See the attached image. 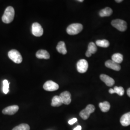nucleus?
<instances>
[{"label": "nucleus", "instance_id": "3", "mask_svg": "<svg viewBox=\"0 0 130 130\" xmlns=\"http://www.w3.org/2000/svg\"><path fill=\"white\" fill-rule=\"evenodd\" d=\"M8 57L15 63L20 64L22 61V57L18 51L15 49L10 50L8 52Z\"/></svg>", "mask_w": 130, "mask_h": 130}, {"label": "nucleus", "instance_id": "9", "mask_svg": "<svg viewBox=\"0 0 130 130\" xmlns=\"http://www.w3.org/2000/svg\"><path fill=\"white\" fill-rule=\"evenodd\" d=\"M19 109V107L17 105L10 106L9 107H6L5 109H4L2 112L5 115H12L18 111Z\"/></svg>", "mask_w": 130, "mask_h": 130}, {"label": "nucleus", "instance_id": "5", "mask_svg": "<svg viewBox=\"0 0 130 130\" xmlns=\"http://www.w3.org/2000/svg\"><path fill=\"white\" fill-rule=\"evenodd\" d=\"M111 25L113 27L117 28L120 31H124L127 29V23L125 21L117 19L112 20Z\"/></svg>", "mask_w": 130, "mask_h": 130}, {"label": "nucleus", "instance_id": "21", "mask_svg": "<svg viewBox=\"0 0 130 130\" xmlns=\"http://www.w3.org/2000/svg\"><path fill=\"white\" fill-rule=\"evenodd\" d=\"M96 45L103 48H107L109 46V42L107 40H98L96 41Z\"/></svg>", "mask_w": 130, "mask_h": 130}, {"label": "nucleus", "instance_id": "29", "mask_svg": "<svg viewBox=\"0 0 130 130\" xmlns=\"http://www.w3.org/2000/svg\"><path fill=\"white\" fill-rule=\"evenodd\" d=\"M123 1H122V0H116L115 1V2H117V3H121V2H122Z\"/></svg>", "mask_w": 130, "mask_h": 130}, {"label": "nucleus", "instance_id": "13", "mask_svg": "<svg viewBox=\"0 0 130 130\" xmlns=\"http://www.w3.org/2000/svg\"><path fill=\"white\" fill-rule=\"evenodd\" d=\"M97 51V47L96 44L93 42H91L89 44L88 50L86 53V56L88 57H90L92 54H95Z\"/></svg>", "mask_w": 130, "mask_h": 130}, {"label": "nucleus", "instance_id": "26", "mask_svg": "<svg viewBox=\"0 0 130 130\" xmlns=\"http://www.w3.org/2000/svg\"><path fill=\"white\" fill-rule=\"evenodd\" d=\"M82 130V126L80 125H78L76 128H75L73 130Z\"/></svg>", "mask_w": 130, "mask_h": 130}, {"label": "nucleus", "instance_id": "14", "mask_svg": "<svg viewBox=\"0 0 130 130\" xmlns=\"http://www.w3.org/2000/svg\"><path fill=\"white\" fill-rule=\"evenodd\" d=\"M121 124L123 126H128L130 125V112L124 114L121 117L120 120Z\"/></svg>", "mask_w": 130, "mask_h": 130}, {"label": "nucleus", "instance_id": "7", "mask_svg": "<svg viewBox=\"0 0 130 130\" xmlns=\"http://www.w3.org/2000/svg\"><path fill=\"white\" fill-rule=\"evenodd\" d=\"M32 33L36 37H41L43 33V29L42 26L37 22H35L32 25Z\"/></svg>", "mask_w": 130, "mask_h": 130}, {"label": "nucleus", "instance_id": "15", "mask_svg": "<svg viewBox=\"0 0 130 130\" xmlns=\"http://www.w3.org/2000/svg\"><path fill=\"white\" fill-rule=\"evenodd\" d=\"M36 56L39 59H48L50 58L49 53L45 50H40L36 53Z\"/></svg>", "mask_w": 130, "mask_h": 130}, {"label": "nucleus", "instance_id": "19", "mask_svg": "<svg viewBox=\"0 0 130 130\" xmlns=\"http://www.w3.org/2000/svg\"><path fill=\"white\" fill-rule=\"evenodd\" d=\"M99 107L100 109L103 112H107L108 111L110 108V105L109 103L107 101H105L104 102L100 103Z\"/></svg>", "mask_w": 130, "mask_h": 130}, {"label": "nucleus", "instance_id": "12", "mask_svg": "<svg viewBox=\"0 0 130 130\" xmlns=\"http://www.w3.org/2000/svg\"><path fill=\"white\" fill-rule=\"evenodd\" d=\"M105 66L106 67L111 69L115 71H119L121 69V67L119 64H118L112 60H108L105 63Z\"/></svg>", "mask_w": 130, "mask_h": 130}, {"label": "nucleus", "instance_id": "1", "mask_svg": "<svg viewBox=\"0 0 130 130\" xmlns=\"http://www.w3.org/2000/svg\"><path fill=\"white\" fill-rule=\"evenodd\" d=\"M14 10L12 6L7 7L5 10L4 14L2 17V21L6 24L10 23L14 20Z\"/></svg>", "mask_w": 130, "mask_h": 130}, {"label": "nucleus", "instance_id": "24", "mask_svg": "<svg viewBox=\"0 0 130 130\" xmlns=\"http://www.w3.org/2000/svg\"><path fill=\"white\" fill-rule=\"evenodd\" d=\"M9 83L8 82V80L6 79L4 80L3 91L5 94H7L9 92Z\"/></svg>", "mask_w": 130, "mask_h": 130}, {"label": "nucleus", "instance_id": "16", "mask_svg": "<svg viewBox=\"0 0 130 130\" xmlns=\"http://www.w3.org/2000/svg\"><path fill=\"white\" fill-rule=\"evenodd\" d=\"M56 49L58 53L63 55H66L67 53V50L66 49L65 43L63 41H61L58 42L56 46Z\"/></svg>", "mask_w": 130, "mask_h": 130}, {"label": "nucleus", "instance_id": "11", "mask_svg": "<svg viewBox=\"0 0 130 130\" xmlns=\"http://www.w3.org/2000/svg\"><path fill=\"white\" fill-rule=\"evenodd\" d=\"M100 78L107 86L111 87L115 84V80L114 79L107 75L101 74L100 76Z\"/></svg>", "mask_w": 130, "mask_h": 130}, {"label": "nucleus", "instance_id": "30", "mask_svg": "<svg viewBox=\"0 0 130 130\" xmlns=\"http://www.w3.org/2000/svg\"><path fill=\"white\" fill-rule=\"evenodd\" d=\"M78 2H84V1L83 0H78V1H77Z\"/></svg>", "mask_w": 130, "mask_h": 130}, {"label": "nucleus", "instance_id": "8", "mask_svg": "<svg viewBox=\"0 0 130 130\" xmlns=\"http://www.w3.org/2000/svg\"><path fill=\"white\" fill-rule=\"evenodd\" d=\"M43 89L47 91H55L59 89V85L58 84L52 80H48L43 85Z\"/></svg>", "mask_w": 130, "mask_h": 130}, {"label": "nucleus", "instance_id": "18", "mask_svg": "<svg viewBox=\"0 0 130 130\" xmlns=\"http://www.w3.org/2000/svg\"><path fill=\"white\" fill-rule=\"evenodd\" d=\"M63 104L59 96L56 95L54 96L52 100L51 106L52 107H59Z\"/></svg>", "mask_w": 130, "mask_h": 130}, {"label": "nucleus", "instance_id": "23", "mask_svg": "<svg viewBox=\"0 0 130 130\" xmlns=\"http://www.w3.org/2000/svg\"><path fill=\"white\" fill-rule=\"evenodd\" d=\"M114 93H117L120 96L123 95L124 93V90L122 87L115 86L113 89Z\"/></svg>", "mask_w": 130, "mask_h": 130}, {"label": "nucleus", "instance_id": "20", "mask_svg": "<svg viewBox=\"0 0 130 130\" xmlns=\"http://www.w3.org/2000/svg\"><path fill=\"white\" fill-rule=\"evenodd\" d=\"M123 55L120 53H115L112 56V60L119 64L123 61Z\"/></svg>", "mask_w": 130, "mask_h": 130}, {"label": "nucleus", "instance_id": "2", "mask_svg": "<svg viewBox=\"0 0 130 130\" xmlns=\"http://www.w3.org/2000/svg\"><path fill=\"white\" fill-rule=\"evenodd\" d=\"M83 29V26L79 23L72 24L67 28V32L70 35H74L80 32Z\"/></svg>", "mask_w": 130, "mask_h": 130}, {"label": "nucleus", "instance_id": "17", "mask_svg": "<svg viewBox=\"0 0 130 130\" xmlns=\"http://www.w3.org/2000/svg\"><path fill=\"white\" fill-rule=\"evenodd\" d=\"M113 13V11L111 8L110 7H106L105 8L101 10L99 14L101 17H109Z\"/></svg>", "mask_w": 130, "mask_h": 130}, {"label": "nucleus", "instance_id": "22", "mask_svg": "<svg viewBox=\"0 0 130 130\" xmlns=\"http://www.w3.org/2000/svg\"><path fill=\"white\" fill-rule=\"evenodd\" d=\"M30 127L27 124L22 123L15 127L12 130H29Z\"/></svg>", "mask_w": 130, "mask_h": 130}, {"label": "nucleus", "instance_id": "25", "mask_svg": "<svg viewBox=\"0 0 130 130\" xmlns=\"http://www.w3.org/2000/svg\"><path fill=\"white\" fill-rule=\"evenodd\" d=\"M77 121V119L76 118H74L70 120V121H69V124L70 125H72L75 122H76Z\"/></svg>", "mask_w": 130, "mask_h": 130}, {"label": "nucleus", "instance_id": "6", "mask_svg": "<svg viewBox=\"0 0 130 130\" xmlns=\"http://www.w3.org/2000/svg\"><path fill=\"white\" fill-rule=\"evenodd\" d=\"M78 71L80 73H84L87 71L88 69V63L85 59H80L77 63Z\"/></svg>", "mask_w": 130, "mask_h": 130}, {"label": "nucleus", "instance_id": "10", "mask_svg": "<svg viewBox=\"0 0 130 130\" xmlns=\"http://www.w3.org/2000/svg\"><path fill=\"white\" fill-rule=\"evenodd\" d=\"M59 96L64 104L69 105L71 102V95L68 91H65L61 93Z\"/></svg>", "mask_w": 130, "mask_h": 130}, {"label": "nucleus", "instance_id": "4", "mask_svg": "<svg viewBox=\"0 0 130 130\" xmlns=\"http://www.w3.org/2000/svg\"><path fill=\"white\" fill-rule=\"evenodd\" d=\"M95 107L93 105H88L85 109L80 112L79 116L84 120H87L90 114L95 111Z\"/></svg>", "mask_w": 130, "mask_h": 130}, {"label": "nucleus", "instance_id": "28", "mask_svg": "<svg viewBox=\"0 0 130 130\" xmlns=\"http://www.w3.org/2000/svg\"><path fill=\"white\" fill-rule=\"evenodd\" d=\"M127 95L130 98V88H129L127 90Z\"/></svg>", "mask_w": 130, "mask_h": 130}, {"label": "nucleus", "instance_id": "27", "mask_svg": "<svg viewBox=\"0 0 130 130\" xmlns=\"http://www.w3.org/2000/svg\"><path fill=\"white\" fill-rule=\"evenodd\" d=\"M109 93L110 94H113L114 93V91H113V89H110L109 90Z\"/></svg>", "mask_w": 130, "mask_h": 130}]
</instances>
